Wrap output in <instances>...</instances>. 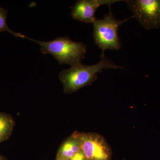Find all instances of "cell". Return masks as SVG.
I'll return each mask as SVG.
<instances>
[{
	"mask_svg": "<svg viewBox=\"0 0 160 160\" xmlns=\"http://www.w3.org/2000/svg\"><path fill=\"white\" fill-rule=\"evenodd\" d=\"M86 160H110L111 149L102 136L95 132H74Z\"/></svg>",
	"mask_w": 160,
	"mask_h": 160,
	"instance_id": "5b68a950",
	"label": "cell"
},
{
	"mask_svg": "<svg viewBox=\"0 0 160 160\" xmlns=\"http://www.w3.org/2000/svg\"><path fill=\"white\" fill-rule=\"evenodd\" d=\"M81 151V144L76 135L73 132L60 146L56 160H69Z\"/></svg>",
	"mask_w": 160,
	"mask_h": 160,
	"instance_id": "52a82bcc",
	"label": "cell"
},
{
	"mask_svg": "<svg viewBox=\"0 0 160 160\" xmlns=\"http://www.w3.org/2000/svg\"><path fill=\"white\" fill-rule=\"evenodd\" d=\"M124 0H78L72 8L71 17L85 23H92L96 18V11L100 6L112 5Z\"/></svg>",
	"mask_w": 160,
	"mask_h": 160,
	"instance_id": "8992f818",
	"label": "cell"
},
{
	"mask_svg": "<svg viewBox=\"0 0 160 160\" xmlns=\"http://www.w3.org/2000/svg\"><path fill=\"white\" fill-rule=\"evenodd\" d=\"M15 126V122L11 115L0 112V144L10 138Z\"/></svg>",
	"mask_w": 160,
	"mask_h": 160,
	"instance_id": "ba28073f",
	"label": "cell"
},
{
	"mask_svg": "<svg viewBox=\"0 0 160 160\" xmlns=\"http://www.w3.org/2000/svg\"><path fill=\"white\" fill-rule=\"evenodd\" d=\"M0 160H9L6 157L4 156V155H2V154H1L0 153Z\"/></svg>",
	"mask_w": 160,
	"mask_h": 160,
	"instance_id": "8fae6325",
	"label": "cell"
},
{
	"mask_svg": "<svg viewBox=\"0 0 160 160\" xmlns=\"http://www.w3.org/2000/svg\"><path fill=\"white\" fill-rule=\"evenodd\" d=\"M7 14V10L0 6V32L4 31L7 32L10 34L13 35L15 37L26 38V37L25 36L18 32H15L9 29L6 22Z\"/></svg>",
	"mask_w": 160,
	"mask_h": 160,
	"instance_id": "9c48e42d",
	"label": "cell"
},
{
	"mask_svg": "<svg viewBox=\"0 0 160 160\" xmlns=\"http://www.w3.org/2000/svg\"><path fill=\"white\" fill-rule=\"evenodd\" d=\"M104 69L125 70L124 67L115 64L102 52L99 62L96 64L88 66L81 63L60 72L59 78L62 84L64 93L71 94L85 86H91L97 79L98 73L102 72Z\"/></svg>",
	"mask_w": 160,
	"mask_h": 160,
	"instance_id": "6da1fadb",
	"label": "cell"
},
{
	"mask_svg": "<svg viewBox=\"0 0 160 160\" xmlns=\"http://www.w3.org/2000/svg\"><path fill=\"white\" fill-rule=\"evenodd\" d=\"M133 16L123 20L117 19L111 10L102 19L96 18L92 22L93 37L96 45L102 52L106 50H119L122 48L118 35L120 27Z\"/></svg>",
	"mask_w": 160,
	"mask_h": 160,
	"instance_id": "3957f363",
	"label": "cell"
},
{
	"mask_svg": "<svg viewBox=\"0 0 160 160\" xmlns=\"http://www.w3.org/2000/svg\"><path fill=\"white\" fill-rule=\"evenodd\" d=\"M140 25L146 30L160 28V0H125Z\"/></svg>",
	"mask_w": 160,
	"mask_h": 160,
	"instance_id": "277c9868",
	"label": "cell"
},
{
	"mask_svg": "<svg viewBox=\"0 0 160 160\" xmlns=\"http://www.w3.org/2000/svg\"><path fill=\"white\" fill-rule=\"evenodd\" d=\"M69 160H86V159L82 152L80 151L76 154H75Z\"/></svg>",
	"mask_w": 160,
	"mask_h": 160,
	"instance_id": "30bf717a",
	"label": "cell"
},
{
	"mask_svg": "<svg viewBox=\"0 0 160 160\" xmlns=\"http://www.w3.org/2000/svg\"><path fill=\"white\" fill-rule=\"evenodd\" d=\"M26 38L38 44L43 54L49 53L61 65L67 64L72 67L81 64L87 52L86 44L75 42L67 36L58 37L48 42L38 41L28 37Z\"/></svg>",
	"mask_w": 160,
	"mask_h": 160,
	"instance_id": "7a4b0ae2",
	"label": "cell"
}]
</instances>
